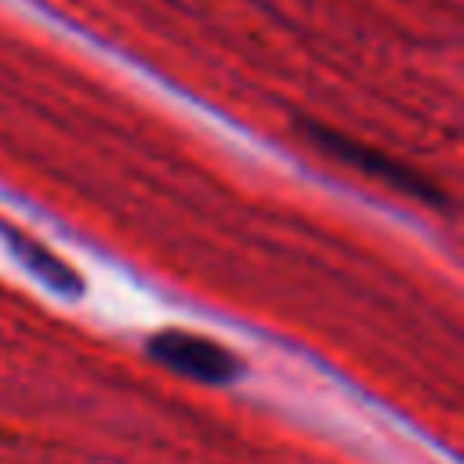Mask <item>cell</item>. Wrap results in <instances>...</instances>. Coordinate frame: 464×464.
<instances>
[{"label": "cell", "mask_w": 464, "mask_h": 464, "mask_svg": "<svg viewBox=\"0 0 464 464\" xmlns=\"http://www.w3.org/2000/svg\"><path fill=\"white\" fill-rule=\"evenodd\" d=\"M308 138H312V145L319 152H326L330 160L359 170L362 178H373L384 188H392L399 196H410V199H420L428 207H446V196L431 178H424L420 170H413V167H406V163H399V160H392L384 152H377L373 145H362V141L344 138V134H337L330 127H319V123L308 127Z\"/></svg>", "instance_id": "6da1fadb"}, {"label": "cell", "mask_w": 464, "mask_h": 464, "mask_svg": "<svg viewBox=\"0 0 464 464\" xmlns=\"http://www.w3.org/2000/svg\"><path fill=\"white\" fill-rule=\"evenodd\" d=\"M145 352L167 370L203 384H228L243 373V362L236 352H228L214 337H199L188 330H160L145 341Z\"/></svg>", "instance_id": "7a4b0ae2"}, {"label": "cell", "mask_w": 464, "mask_h": 464, "mask_svg": "<svg viewBox=\"0 0 464 464\" xmlns=\"http://www.w3.org/2000/svg\"><path fill=\"white\" fill-rule=\"evenodd\" d=\"M0 232H4V239H7V246L22 257V265L40 279V283H47L54 294H65V297H76L80 294V272L72 268V265H65L58 254H51L44 243H36L29 232H22V228H14V225H7V221H0Z\"/></svg>", "instance_id": "3957f363"}]
</instances>
